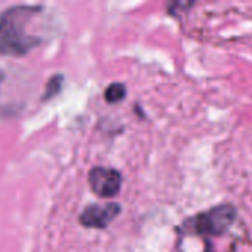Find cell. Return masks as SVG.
Listing matches in <instances>:
<instances>
[{
	"label": "cell",
	"instance_id": "cell-1",
	"mask_svg": "<svg viewBox=\"0 0 252 252\" xmlns=\"http://www.w3.org/2000/svg\"><path fill=\"white\" fill-rule=\"evenodd\" d=\"M44 15L43 6L16 4L0 13V55L24 56L47 41L43 32L32 31V24Z\"/></svg>",
	"mask_w": 252,
	"mask_h": 252
},
{
	"label": "cell",
	"instance_id": "cell-2",
	"mask_svg": "<svg viewBox=\"0 0 252 252\" xmlns=\"http://www.w3.org/2000/svg\"><path fill=\"white\" fill-rule=\"evenodd\" d=\"M235 219H236L235 207L224 204L192 217L189 221L185 223V227L196 235L220 236L224 235L232 227Z\"/></svg>",
	"mask_w": 252,
	"mask_h": 252
},
{
	"label": "cell",
	"instance_id": "cell-3",
	"mask_svg": "<svg viewBox=\"0 0 252 252\" xmlns=\"http://www.w3.org/2000/svg\"><path fill=\"white\" fill-rule=\"evenodd\" d=\"M123 177L120 171L106 167H94L89 173V185L94 195L102 199L115 198L120 193Z\"/></svg>",
	"mask_w": 252,
	"mask_h": 252
},
{
	"label": "cell",
	"instance_id": "cell-4",
	"mask_svg": "<svg viewBox=\"0 0 252 252\" xmlns=\"http://www.w3.org/2000/svg\"><path fill=\"white\" fill-rule=\"evenodd\" d=\"M121 213V207L117 202H108L103 205L92 204L80 214V223L90 229H105Z\"/></svg>",
	"mask_w": 252,
	"mask_h": 252
},
{
	"label": "cell",
	"instance_id": "cell-5",
	"mask_svg": "<svg viewBox=\"0 0 252 252\" xmlns=\"http://www.w3.org/2000/svg\"><path fill=\"white\" fill-rule=\"evenodd\" d=\"M62 84H63V75L62 74H55L46 84V90L43 93V97L41 100L46 102V100H50L53 99L55 96L59 94V92L62 90Z\"/></svg>",
	"mask_w": 252,
	"mask_h": 252
},
{
	"label": "cell",
	"instance_id": "cell-6",
	"mask_svg": "<svg viewBox=\"0 0 252 252\" xmlns=\"http://www.w3.org/2000/svg\"><path fill=\"white\" fill-rule=\"evenodd\" d=\"M127 89L123 83H112L105 90V100L108 103H117L121 102L126 97Z\"/></svg>",
	"mask_w": 252,
	"mask_h": 252
},
{
	"label": "cell",
	"instance_id": "cell-7",
	"mask_svg": "<svg viewBox=\"0 0 252 252\" xmlns=\"http://www.w3.org/2000/svg\"><path fill=\"white\" fill-rule=\"evenodd\" d=\"M4 78H6V74H4V71L0 68V89H1V84H3V81H4ZM0 114H1V106H0Z\"/></svg>",
	"mask_w": 252,
	"mask_h": 252
}]
</instances>
